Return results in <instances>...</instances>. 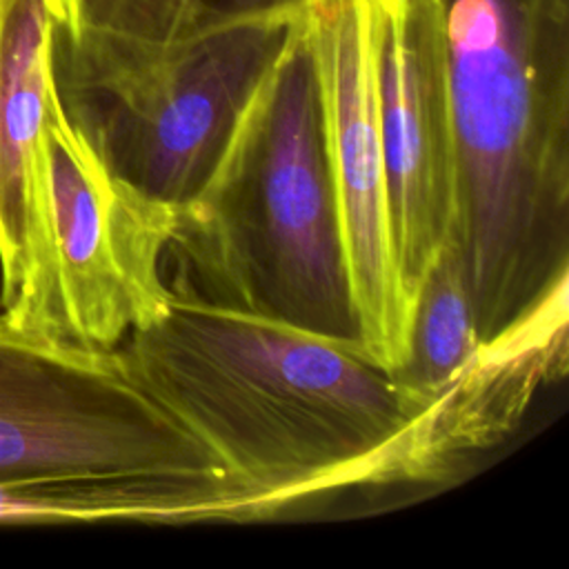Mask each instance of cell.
<instances>
[{"label":"cell","instance_id":"cell-8","mask_svg":"<svg viewBox=\"0 0 569 569\" xmlns=\"http://www.w3.org/2000/svg\"><path fill=\"white\" fill-rule=\"evenodd\" d=\"M62 0H0V309L53 340L44 129Z\"/></svg>","mask_w":569,"mask_h":569},{"label":"cell","instance_id":"cell-12","mask_svg":"<svg viewBox=\"0 0 569 569\" xmlns=\"http://www.w3.org/2000/svg\"><path fill=\"white\" fill-rule=\"evenodd\" d=\"M156 485H0V522L153 520Z\"/></svg>","mask_w":569,"mask_h":569},{"label":"cell","instance_id":"cell-1","mask_svg":"<svg viewBox=\"0 0 569 569\" xmlns=\"http://www.w3.org/2000/svg\"><path fill=\"white\" fill-rule=\"evenodd\" d=\"M171 291L113 358L216 458L251 513L402 480L413 420L391 371L360 347Z\"/></svg>","mask_w":569,"mask_h":569},{"label":"cell","instance_id":"cell-10","mask_svg":"<svg viewBox=\"0 0 569 569\" xmlns=\"http://www.w3.org/2000/svg\"><path fill=\"white\" fill-rule=\"evenodd\" d=\"M478 351L480 338L467 278L456 240H451L418 287L409 351L405 362L391 371L413 425L449 391Z\"/></svg>","mask_w":569,"mask_h":569},{"label":"cell","instance_id":"cell-3","mask_svg":"<svg viewBox=\"0 0 569 569\" xmlns=\"http://www.w3.org/2000/svg\"><path fill=\"white\" fill-rule=\"evenodd\" d=\"M167 282L360 347L305 11L207 180L178 207Z\"/></svg>","mask_w":569,"mask_h":569},{"label":"cell","instance_id":"cell-4","mask_svg":"<svg viewBox=\"0 0 569 569\" xmlns=\"http://www.w3.org/2000/svg\"><path fill=\"white\" fill-rule=\"evenodd\" d=\"M300 16L173 42L56 29L53 80L62 111L116 176L153 200L182 207L207 180Z\"/></svg>","mask_w":569,"mask_h":569},{"label":"cell","instance_id":"cell-9","mask_svg":"<svg viewBox=\"0 0 569 569\" xmlns=\"http://www.w3.org/2000/svg\"><path fill=\"white\" fill-rule=\"evenodd\" d=\"M378 118L398 271L418 287L456 233V151L436 60L402 0H371Z\"/></svg>","mask_w":569,"mask_h":569},{"label":"cell","instance_id":"cell-7","mask_svg":"<svg viewBox=\"0 0 569 569\" xmlns=\"http://www.w3.org/2000/svg\"><path fill=\"white\" fill-rule=\"evenodd\" d=\"M305 27L358 340L378 367L396 371L409 351L416 302L391 242L371 0H316Z\"/></svg>","mask_w":569,"mask_h":569},{"label":"cell","instance_id":"cell-6","mask_svg":"<svg viewBox=\"0 0 569 569\" xmlns=\"http://www.w3.org/2000/svg\"><path fill=\"white\" fill-rule=\"evenodd\" d=\"M44 178L53 340L113 351L173 298L167 251L178 207L116 176L67 120L60 98L44 129Z\"/></svg>","mask_w":569,"mask_h":569},{"label":"cell","instance_id":"cell-2","mask_svg":"<svg viewBox=\"0 0 569 569\" xmlns=\"http://www.w3.org/2000/svg\"><path fill=\"white\" fill-rule=\"evenodd\" d=\"M445 91L480 345L567 298L569 0H402Z\"/></svg>","mask_w":569,"mask_h":569},{"label":"cell","instance_id":"cell-11","mask_svg":"<svg viewBox=\"0 0 569 569\" xmlns=\"http://www.w3.org/2000/svg\"><path fill=\"white\" fill-rule=\"evenodd\" d=\"M316 0H62L60 31L173 42L222 27L298 16Z\"/></svg>","mask_w":569,"mask_h":569},{"label":"cell","instance_id":"cell-5","mask_svg":"<svg viewBox=\"0 0 569 569\" xmlns=\"http://www.w3.org/2000/svg\"><path fill=\"white\" fill-rule=\"evenodd\" d=\"M120 482L233 485L113 351L36 336L0 309V485Z\"/></svg>","mask_w":569,"mask_h":569}]
</instances>
